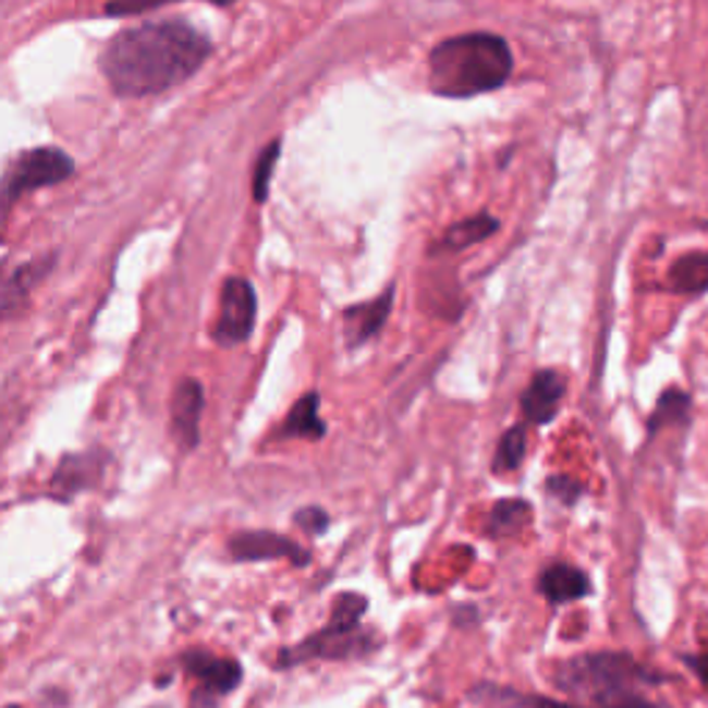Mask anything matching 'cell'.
<instances>
[{
	"label": "cell",
	"instance_id": "cb8c5ba5",
	"mask_svg": "<svg viewBox=\"0 0 708 708\" xmlns=\"http://www.w3.org/2000/svg\"><path fill=\"white\" fill-rule=\"evenodd\" d=\"M294 521L300 523L305 532L310 535H325V528L330 526V517H327L325 510H318V506H307V510H300L294 515Z\"/></svg>",
	"mask_w": 708,
	"mask_h": 708
},
{
	"label": "cell",
	"instance_id": "ac0fdd59",
	"mask_svg": "<svg viewBox=\"0 0 708 708\" xmlns=\"http://www.w3.org/2000/svg\"><path fill=\"white\" fill-rule=\"evenodd\" d=\"M532 521V506L523 499H504L490 510L487 517V532L490 537H510L517 535L526 523Z\"/></svg>",
	"mask_w": 708,
	"mask_h": 708
},
{
	"label": "cell",
	"instance_id": "484cf974",
	"mask_svg": "<svg viewBox=\"0 0 708 708\" xmlns=\"http://www.w3.org/2000/svg\"><path fill=\"white\" fill-rule=\"evenodd\" d=\"M686 664H689L692 670H695L697 675H700L703 684L708 686V650H706V654H700V656H689V659H686Z\"/></svg>",
	"mask_w": 708,
	"mask_h": 708
},
{
	"label": "cell",
	"instance_id": "d4e9b609",
	"mask_svg": "<svg viewBox=\"0 0 708 708\" xmlns=\"http://www.w3.org/2000/svg\"><path fill=\"white\" fill-rule=\"evenodd\" d=\"M217 700H219V695H213V692L197 686L192 695V708H217Z\"/></svg>",
	"mask_w": 708,
	"mask_h": 708
},
{
	"label": "cell",
	"instance_id": "30bf717a",
	"mask_svg": "<svg viewBox=\"0 0 708 708\" xmlns=\"http://www.w3.org/2000/svg\"><path fill=\"white\" fill-rule=\"evenodd\" d=\"M183 667L188 675L197 679L203 689L213 692V695H228L241 684V664L230 659H217V656L205 654V650H192L183 656Z\"/></svg>",
	"mask_w": 708,
	"mask_h": 708
},
{
	"label": "cell",
	"instance_id": "f1b7e54d",
	"mask_svg": "<svg viewBox=\"0 0 708 708\" xmlns=\"http://www.w3.org/2000/svg\"><path fill=\"white\" fill-rule=\"evenodd\" d=\"M156 708H163V706H156Z\"/></svg>",
	"mask_w": 708,
	"mask_h": 708
},
{
	"label": "cell",
	"instance_id": "3957f363",
	"mask_svg": "<svg viewBox=\"0 0 708 708\" xmlns=\"http://www.w3.org/2000/svg\"><path fill=\"white\" fill-rule=\"evenodd\" d=\"M648 672L625 654H587L567 659L553 670L562 692L595 708H659L636 689Z\"/></svg>",
	"mask_w": 708,
	"mask_h": 708
},
{
	"label": "cell",
	"instance_id": "6da1fadb",
	"mask_svg": "<svg viewBox=\"0 0 708 708\" xmlns=\"http://www.w3.org/2000/svg\"><path fill=\"white\" fill-rule=\"evenodd\" d=\"M208 53V39L186 23H145L111 39L102 73L120 97H147L192 78Z\"/></svg>",
	"mask_w": 708,
	"mask_h": 708
},
{
	"label": "cell",
	"instance_id": "277c9868",
	"mask_svg": "<svg viewBox=\"0 0 708 708\" xmlns=\"http://www.w3.org/2000/svg\"><path fill=\"white\" fill-rule=\"evenodd\" d=\"M368 609V600L357 593L338 595L332 603V618L327 628L307 636L296 648L282 650L277 667L305 664L313 659H357L368 650V636L361 631V618Z\"/></svg>",
	"mask_w": 708,
	"mask_h": 708
},
{
	"label": "cell",
	"instance_id": "d6986e66",
	"mask_svg": "<svg viewBox=\"0 0 708 708\" xmlns=\"http://www.w3.org/2000/svg\"><path fill=\"white\" fill-rule=\"evenodd\" d=\"M523 456H526V429H506V432L501 435L496 456H492V471H496V474H512V471L521 468Z\"/></svg>",
	"mask_w": 708,
	"mask_h": 708
},
{
	"label": "cell",
	"instance_id": "4fadbf2b",
	"mask_svg": "<svg viewBox=\"0 0 708 708\" xmlns=\"http://www.w3.org/2000/svg\"><path fill=\"white\" fill-rule=\"evenodd\" d=\"M496 230H499V219L490 217V213H476V217L465 219V222L451 224L435 249H438V253H460L465 246H474L479 244V241L490 239Z\"/></svg>",
	"mask_w": 708,
	"mask_h": 708
},
{
	"label": "cell",
	"instance_id": "e0dca14e",
	"mask_svg": "<svg viewBox=\"0 0 708 708\" xmlns=\"http://www.w3.org/2000/svg\"><path fill=\"white\" fill-rule=\"evenodd\" d=\"M391 296H393V291H388V294H382L379 300L368 302V305L354 307V310L346 313L349 330H352L354 343L366 341V338H371L374 332L382 327V321L388 318V313H391V305H393Z\"/></svg>",
	"mask_w": 708,
	"mask_h": 708
},
{
	"label": "cell",
	"instance_id": "7c38bea8",
	"mask_svg": "<svg viewBox=\"0 0 708 708\" xmlns=\"http://www.w3.org/2000/svg\"><path fill=\"white\" fill-rule=\"evenodd\" d=\"M589 578L587 573L573 567V564H551L540 576V593L546 595L551 603H571V600L589 595Z\"/></svg>",
	"mask_w": 708,
	"mask_h": 708
},
{
	"label": "cell",
	"instance_id": "2e32d148",
	"mask_svg": "<svg viewBox=\"0 0 708 708\" xmlns=\"http://www.w3.org/2000/svg\"><path fill=\"white\" fill-rule=\"evenodd\" d=\"M280 438H325V420L318 418V399L316 393L305 396L302 402L294 404L285 424L280 429Z\"/></svg>",
	"mask_w": 708,
	"mask_h": 708
},
{
	"label": "cell",
	"instance_id": "8992f818",
	"mask_svg": "<svg viewBox=\"0 0 708 708\" xmlns=\"http://www.w3.org/2000/svg\"><path fill=\"white\" fill-rule=\"evenodd\" d=\"M255 313H258V305H255L253 285L241 280V277L224 282L222 305H219V325L213 330L217 341L224 343V346L244 343L255 327Z\"/></svg>",
	"mask_w": 708,
	"mask_h": 708
},
{
	"label": "cell",
	"instance_id": "9c48e42d",
	"mask_svg": "<svg viewBox=\"0 0 708 708\" xmlns=\"http://www.w3.org/2000/svg\"><path fill=\"white\" fill-rule=\"evenodd\" d=\"M203 388L197 379H183L172 396V435L183 451H192L199 440Z\"/></svg>",
	"mask_w": 708,
	"mask_h": 708
},
{
	"label": "cell",
	"instance_id": "52a82bcc",
	"mask_svg": "<svg viewBox=\"0 0 708 708\" xmlns=\"http://www.w3.org/2000/svg\"><path fill=\"white\" fill-rule=\"evenodd\" d=\"M230 557L239 562H264V559H291L296 567H305L310 562L305 548L291 537L271 535V532H241L228 542Z\"/></svg>",
	"mask_w": 708,
	"mask_h": 708
},
{
	"label": "cell",
	"instance_id": "4316f807",
	"mask_svg": "<svg viewBox=\"0 0 708 708\" xmlns=\"http://www.w3.org/2000/svg\"><path fill=\"white\" fill-rule=\"evenodd\" d=\"M535 708H573V706H564V703H553V700H548V697H535Z\"/></svg>",
	"mask_w": 708,
	"mask_h": 708
},
{
	"label": "cell",
	"instance_id": "ffe728a7",
	"mask_svg": "<svg viewBox=\"0 0 708 708\" xmlns=\"http://www.w3.org/2000/svg\"><path fill=\"white\" fill-rule=\"evenodd\" d=\"M25 285H28V269H17L14 274L0 277V316L14 310V302L25 296Z\"/></svg>",
	"mask_w": 708,
	"mask_h": 708
},
{
	"label": "cell",
	"instance_id": "5b68a950",
	"mask_svg": "<svg viewBox=\"0 0 708 708\" xmlns=\"http://www.w3.org/2000/svg\"><path fill=\"white\" fill-rule=\"evenodd\" d=\"M75 172L73 158L61 150L45 147V150L25 152L20 161L12 163L7 178L0 181V210H9L25 192L42 186H56Z\"/></svg>",
	"mask_w": 708,
	"mask_h": 708
},
{
	"label": "cell",
	"instance_id": "83f0119b",
	"mask_svg": "<svg viewBox=\"0 0 708 708\" xmlns=\"http://www.w3.org/2000/svg\"><path fill=\"white\" fill-rule=\"evenodd\" d=\"M7 708H20V706H7Z\"/></svg>",
	"mask_w": 708,
	"mask_h": 708
},
{
	"label": "cell",
	"instance_id": "7402d4cb",
	"mask_svg": "<svg viewBox=\"0 0 708 708\" xmlns=\"http://www.w3.org/2000/svg\"><path fill=\"white\" fill-rule=\"evenodd\" d=\"M163 3H174V0H109L106 12H109L111 17H120V14L147 12V9L163 7ZM213 3H219V7H228V3H233V0H213Z\"/></svg>",
	"mask_w": 708,
	"mask_h": 708
},
{
	"label": "cell",
	"instance_id": "7a4b0ae2",
	"mask_svg": "<svg viewBox=\"0 0 708 708\" xmlns=\"http://www.w3.org/2000/svg\"><path fill=\"white\" fill-rule=\"evenodd\" d=\"M512 70L515 61L506 39L487 30L451 37L429 53V86L449 100H471L501 89Z\"/></svg>",
	"mask_w": 708,
	"mask_h": 708
},
{
	"label": "cell",
	"instance_id": "5bb4252c",
	"mask_svg": "<svg viewBox=\"0 0 708 708\" xmlns=\"http://www.w3.org/2000/svg\"><path fill=\"white\" fill-rule=\"evenodd\" d=\"M97 476H100L97 456H66L59 474L53 476V490L59 492L61 499H66V496L95 485Z\"/></svg>",
	"mask_w": 708,
	"mask_h": 708
},
{
	"label": "cell",
	"instance_id": "603a6c76",
	"mask_svg": "<svg viewBox=\"0 0 708 708\" xmlns=\"http://www.w3.org/2000/svg\"><path fill=\"white\" fill-rule=\"evenodd\" d=\"M546 490L551 492L553 499L562 501L564 506H573L578 499H582V485H578L576 479H571V476H551V479L546 481Z\"/></svg>",
	"mask_w": 708,
	"mask_h": 708
},
{
	"label": "cell",
	"instance_id": "8fae6325",
	"mask_svg": "<svg viewBox=\"0 0 708 708\" xmlns=\"http://www.w3.org/2000/svg\"><path fill=\"white\" fill-rule=\"evenodd\" d=\"M667 291L670 294L695 296L708 291V253H686L667 269Z\"/></svg>",
	"mask_w": 708,
	"mask_h": 708
},
{
	"label": "cell",
	"instance_id": "9a60e30c",
	"mask_svg": "<svg viewBox=\"0 0 708 708\" xmlns=\"http://www.w3.org/2000/svg\"><path fill=\"white\" fill-rule=\"evenodd\" d=\"M689 393H684L681 388H667L648 418V435H656L661 427H681V424H686L689 420Z\"/></svg>",
	"mask_w": 708,
	"mask_h": 708
},
{
	"label": "cell",
	"instance_id": "ba28073f",
	"mask_svg": "<svg viewBox=\"0 0 708 708\" xmlns=\"http://www.w3.org/2000/svg\"><path fill=\"white\" fill-rule=\"evenodd\" d=\"M564 399V379L562 374L553 371V368H542L532 377V382L526 384V391L521 396V410L523 418L535 427H546L557 418L559 404Z\"/></svg>",
	"mask_w": 708,
	"mask_h": 708
},
{
	"label": "cell",
	"instance_id": "44dd1931",
	"mask_svg": "<svg viewBox=\"0 0 708 708\" xmlns=\"http://www.w3.org/2000/svg\"><path fill=\"white\" fill-rule=\"evenodd\" d=\"M277 156H280V142H271V145L260 152L258 167H255V181H253L255 199L266 197V188H269V178H271V169H274Z\"/></svg>",
	"mask_w": 708,
	"mask_h": 708
}]
</instances>
